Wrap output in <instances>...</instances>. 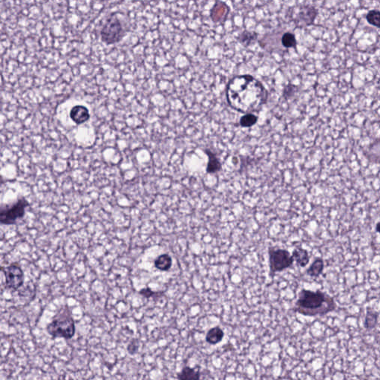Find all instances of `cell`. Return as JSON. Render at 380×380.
Segmentation results:
<instances>
[{
  "instance_id": "obj_6",
  "label": "cell",
  "mask_w": 380,
  "mask_h": 380,
  "mask_svg": "<svg viewBox=\"0 0 380 380\" xmlns=\"http://www.w3.org/2000/svg\"><path fill=\"white\" fill-rule=\"evenodd\" d=\"M100 33L102 40L104 43L113 44L120 41L124 35V30L118 19L111 17L106 21Z\"/></svg>"
},
{
  "instance_id": "obj_18",
  "label": "cell",
  "mask_w": 380,
  "mask_h": 380,
  "mask_svg": "<svg viewBox=\"0 0 380 380\" xmlns=\"http://www.w3.org/2000/svg\"><path fill=\"white\" fill-rule=\"evenodd\" d=\"M282 46L285 48H295L296 46V39L295 35L291 32L284 33L282 37Z\"/></svg>"
},
{
  "instance_id": "obj_24",
  "label": "cell",
  "mask_w": 380,
  "mask_h": 380,
  "mask_svg": "<svg viewBox=\"0 0 380 380\" xmlns=\"http://www.w3.org/2000/svg\"><path fill=\"white\" fill-rule=\"evenodd\" d=\"M140 347L139 341L136 339H133L128 345L127 351L129 354L135 355L138 353Z\"/></svg>"
},
{
  "instance_id": "obj_5",
  "label": "cell",
  "mask_w": 380,
  "mask_h": 380,
  "mask_svg": "<svg viewBox=\"0 0 380 380\" xmlns=\"http://www.w3.org/2000/svg\"><path fill=\"white\" fill-rule=\"evenodd\" d=\"M269 261H270V273H274L283 271L289 268L293 263V258L288 250L285 249L270 247L268 249Z\"/></svg>"
},
{
  "instance_id": "obj_1",
  "label": "cell",
  "mask_w": 380,
  "mask_h": 380,
  "mask_svg": "<svg viewBox=\"0 0 380 380\" xmlns=\"http://www.w3.org/2000/svg\"><path fill=\"white\" fill-rule=\"evenodd\" d=\"M268 93L262 83L253 76H235L227 87V99L230 106L241 113L253 114L267 103Z\"/></svg>"
},
{
  "instance_id": "obj_25",
  "label": "cell",
  "mask_w": 380,
  "mask_h": 380,
  "mask_svg": "<svg viewBox=\"0 0 380 380\" xmlns=\"http://www.w3.org/2000/svg\"><path fill=\"white\" fill-rule=\"evenodd\" d=\"M376 231L380 234V222L377 223V226H376Z\"/></svg>"
},
{
  "instance_id": "obj_8",
  "label": "cell",
  "mask_w": 380,
  "mask_h": 380,
  "mask_svg": "<svg viewBox=\"0 0 380 380\" xmlns=\"http://www.w3.org/2000/svg\"><path fill=\"white\" fill-rule=\"evenodd\" d=\"M317 15V10L313 6H305L300 9L295 19L298 27H305L314 23Z\"/></svg>"
},
{
  "instance_id": "obj_4",
  "label": "cell",
  "mask_w": 380,
  "mask_h": 380,
  "mask_svg": "<svg viewBox=\"0 0 380 380\" xmlns=\"http://www.w3.org/2000/svg\"><path fill=\"white\" fill-rule=\"evenodd\" d=\"M29 206V202L23 197L19 199L11 206H2L0 211V221L3 225L15 224L19 219L25 216L26 208Z\"/></svg>"
},
{
  "instance_id": "obj_14",
  "label": "cell",
  "mask_w": 380,
  "mask_h": 380,
  "mask_svg": "<svg viewBox=\"0 0 380 380\" xmlns=\"http://www.w3.org/2000/svg\"><path fill=\"white\" fill-rule=\"evenodd\" d=\"M224 336V333L221 327H218V326L212 327L210 330H208L207 333H206V343H209V345H212V346H215V345L221 343Z\"/></svg>"
},
{
  "instance_id": "obj_16",
  "label": "cell",
  "mask_w": 380,
  "mask_h": 380,
  "mask_svg": "<svg viewBox=\"0 0 380 380\" xmlns=\"http://www.w3.org/2000/svg\"><path fill=\"white\" fill-rule=\"evenodd\" d=\"M257 39L258 34L256 32L248 31V30H244L238 36V41L245 47L254 44Z\"/></svg>"
},
{
  "instance_id": "obj_3",
  "label": "cell",
  "mask_w": 380,
  "mask_h": 380,
  "mask_svg": "<svg viewBox=\"0 0 380 380\" xmlns=\"http://www.w3.org/2000/svg\"><path fill=\"white\" fill-rule=\"evenodd\" d=\"M48 333L53 339H72L76 333L75 322L68 308H64L58 313L46 327Z\"/></svg>"
},
{
  "instance_id": "obj_23",
  "label": "cell",
  "mask_w": 380,
  "mask_h": 380,
  "mask_svg": "<svg viewBox=\"0 0 380 380\" xmlns=\"http://www.w3.org/2000/svg\"><path fill=\"white\" fill-rule=\"evenodd\" d=\"M297 91L296 87L292 85V84H288V86L285 87L283 91V97L285 100H288V99L292 97V96L295 94V91Z\"/></svg>"
},
{
  "instance_id": "obj_20",
  "label": "cell",
  "mask_w": 380,
  "mask_h": 380,
  "mask_svg": "<svg viewBox=\"0 0 380 380\" xmlns=\"http://www.w3.org/2000/svg\"><path fill=\"white\" fill-rule=\"evenodd\" d=\"M257 121V116H255L253 114H247L241 117L239 123L242 127H251L253 125L256 124Z\"/></svg>"
},
{
  "instance_id": "obj_7",
  "label": "cell",
  "mask_w": 380,
  "mask_h": 380,
  "mask_svg": "<svg viewBox=\"0 0 380 380\" xmlns=\"http://www.w3.org/2000/svg\"><path fill=\"white\" fill-rule=\"evenodd\" d=\"M5 274V284L7 288L17 291L21 288L24 282V273L17 263H11L8 267L2 268Z\"/></svg>"
},
{
  "instance_id": "obj_2",
  "label": "cell",
  "mask_w": 380,
  "mask_h": 380,
  "mask_svg": "<svg viewBox=\"0 0 380 380\" xmlns=\"http://www.w3.org/2000/svg\"><path fill=\"white\" fill-rule=\"evenodd\" d=\"M334 299L320 291L301 290L295 301L294 311L307 317L322 316L336 309Z\"/></svg>"
},
{
  "instance_id": "obj_15",
  "label": "cell",
  "mask_w": 380,
  "mask_h": 380,
  "mask_svg": "<svg viewBox=\"0 0 380 380\" xmlns=\"http://www.w3.org/2000/svg\"><path fill=\"white\" fill-rule=\"evenodd\" d=\"M173 265V259L170 255L162 254L158 256L155 261V268L160 271H168L170 270Z\"/></svg>"
},
{
  "instance_id": "obj_19",
  "label": "cell",
  "mask_w": 380,
  "mask_h": 380,
  "mask_svg": "<svg viewBox=\"0 0 380 380\" xmlns=\"http://www.w3.org/2000/svg\"><path fill=\"white\" fill-rule=\"evenodd\" d=\"M367 21L377 28H380V11L378 10H371L366 15Z\"/></svg>"
},
{
  "instance_id": "obj_17",
  "label": "cell",
  "mask_w": 380,
  "mask_h": 380,
  "mask_svg": "<svg viewBox=\"0 0 380 380\" xmlns=\"http://www.w3.org/2000/svg\"><path fill=\"white\" fill-rule=\"evenodd\" d=\"M324 270V262L322 259L318 258L316 259L309 268L307 270V274L311 277H318L322 273Z\"/></svg>"
},
{
  "instance_id": "obj_9",
  "label": "cell",
  "mask_w": 380,
  "mask_h": 380,
  "mask_svg": "<svg viewBox=\"0 0 380 380\" xmlns=\"http://www.w3.org/2000/svg\"><path fill=\"white\" fill-rule=\"evenodd\" d=\"M70 117L74 123L81 124L88 121L90 117L89 112L85 106L78 105L74 106L70 111Z\"/></svg>"
},
{
  "instance_id": "obj_10",
  "label": "cell",
  "mask_w": 380,
  "mask_h": 380,
  "mask_svg": "<svg viewBox=\"0 0 380 380\" xmlns=\"http://www.w3.org/2000/svg\"><path fill=\"white\" fill-rule=\"evenodd\" d=\"M230 8L222 2H217L211 10L210 17L214 23H222L227 19Z\"/></svg>"
},
{
  "instance_id": "obj_13",
  "label": "cell",
  "mask_w": 380,
  "mask_h": 380,
  "mask_svg": "<svg viewBox=\"0 0 380 380\" xmlns=\"http://www.w3.org/2000/svg\"><path fill=\"white\" fill-rule=\"evenodd\" d=\"M293 260L300 267H305L309 263L310 256L308 252L301 247H297L292 253Z\"/></svg>"
},
{
  "instance_id": "obj_11",
  "label": "cell",
  "mask_w": 380,
  "mask_h": 380,
  "mask_svg": "<svg viewBox=\"0 0 380 380\" xmlns=\"http://www.w3.org/2000/svg\"><path fill=\"white\" fill-rule=\"evenodd\" d=\"M205 153L207 155L208 163L206 166V173L208 174H215L221 171L222 169V164L221 161L218 159L217 155L211 150H205Z\"/></svg>"
},
{
  "instance_id": "obj_21",
  "label": "cell",
  "mask_w": 380,
  "mask_h": 380,
  "mask_svg": "<svg viewBox=\"0 0 380 380\" xmlns=\"http://www.w3.org/2000/svg\"><path fill=\"white\" fill-rule=\"evenodd\" d=\"M377 314L374 311H368L365 319V326L367 328H373L377 324Z\"/></svg>"
},
{
  "instance_id": "obj_12",
  "label": "cell",
  "mask_w": 380,
  "mask_h": 380,
  "mask_svg": "<svg viewBox=\"0 0 380 380\" xmlns=\"http://www.w3.org/2000/svg\"><path fill=\"white\" fill-rule=\"evenodd\" d=\"M177 380H202V374L199 370L185 366L177 374Z\"/></svg>"
},
{
  "instance_id": "obj_22",
  "label": "cell",
  "mask_w": 380,
  "mask_h": 380,
  "mask_svg": "<svg viewBox=\"0 0 380 380\" xmlns=\"http://www.w3.org/2000/svg\"><path fill=\"white\" fill-rule=\"evenodd\" d=\"M164 292H155V291H152L150 288H143L140 291L139 294L142 295L143 297L146 298H155V296H160V295H163Z\"/></svg>"
}]
</instances>
